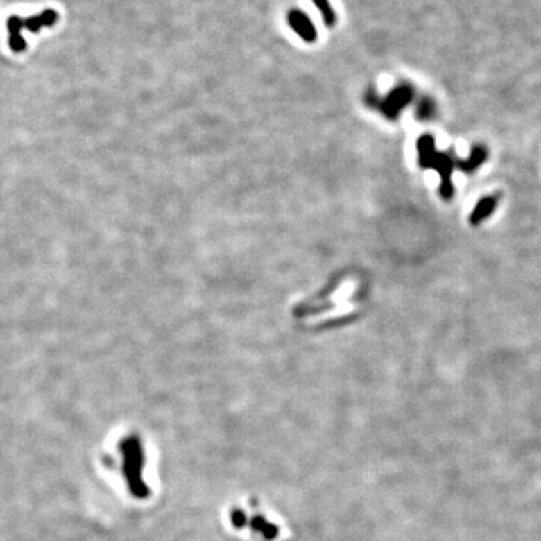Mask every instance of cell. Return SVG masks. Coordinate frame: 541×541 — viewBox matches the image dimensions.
<instances>
[{
  "label": "cell",
  "instance_id": "obj_3",
  "mask_svg": "<svg viewBox=\"0 0 541 541\" xmlns=\"http://www.w3.org/2000/svg\"><path fill=\"white\" fill-rule=\"evenodd\" d=\"M454 167H456V161L449 153H444V152L436 153V158L433 161V169H436L438 173L440 175L439 193L444 200H451L454 196V187L453 182H451V175H453Z\"/></svg>",
  "mask_w": 541,
  "mask_h": 541
},
{
  "label": "cell",
  "instance_id": "obj_1",
  "mask_svg": "<svg viewBox=\"0 0 541 541\" xmlns=\"http://www.w3.org/2000/svg\"><path fill=\"white\" fill-rule=\"evenodd\" d=\"M58 12L54 9H45V11L40 15L29 17V18H20L18 15L9 17L8 20V32H9V45L11 50L15 53H20L26 49V41L22 36V31L26 29L29 32H38L42 27H51L58 22Z\"/></svg>",
  "mask_w": 541,
  "mask_h": 541
},
{
  "label": "cell",
  "instance_id": "obj_8",
  "mask_svg": "<svg viewBox=\"0 0 541 541\" xmlns=\"http://www.w3.org/2000/svg\"><path fill=\"white\" fill-rule=\"evenodd\" d=\"M411 98H412V90L408 86L395 89L385 104L386 112L390 114H395L404 104H408L411 101Z\"/></svg>",
  "mask_w": 541,
  "mask_h": 541
},
{
  "label": "cell",
  "instance_id": "obj_2",
  "mask_svg": "<svg viewBox=\"0 0 541 541\" xmlns=\"http://www.w3.org/2000/svg\"><path fill=\"white\" fill-rule=\"evenodd\" d=\"M123 453L126 457L125 467L126 474H128V480L131 481V487L139 495H143V486L140 483V466H141V449L140 444L135 439H131L123 444Z\"/></svg>",
  "mask_w": 541,
  "mask_h": 541
},
{
  "label": "cell",
  "instance_id": "obj_10",
  "mask_svg": "<svg viewBox=\"0 0 541 541\" xmlns=\"http://www.w3.org/2000/svg\"><path fill=\"white\" fill-rule=\"evenodd\" d=\"M420 108H422V110H420V114L422 116V117H429L430 114H431V108H433V105L430 104V101H424L422 104H420Z\"/></svg>",
  "mask_w": 541,
  "mask_h": 541
},
{
  "label": "cell",
  "instance_id": "obj_6",
  "mask_svg": "<svg viewBox=\"0 0 541 541\" xmlns=\"http://www.w3.org/2000/svg\"><path fill=\"white\" fill-rule=\"evenodd\" d=\"M487 158H489V151H487L484 144L476 143L472 146L471 152H469V157L466 160H457L456 166H458L463 173L472 175L484 164Z\"/></svg>",
  "mask_w": 541,
  "mask_h": 541
},
{
  "label": "cell",
  "instance_id": "obj_5",
  "mask_svg": "<svg viewBox=\"0 0 541 541\" xmlns=\"http://www.w3.org/2000/svg\"><path fill=\"white\" fill-rule=\"evenodd\" d=\"M499 200H501L499 193H493V194L481 197L480 200L476 202L471 215H469V224L476 227V225L484 223L496 211V207H498V205H499Z\"/></svg>",
  "mask_w": 541,
  "mask_h": 541
},
{
  "label": "cell",
  "instance_id": "obj_7",
  "mask_svg": "<svg viewBox=\"0 0 541 541\" xmlns=\"http://www.w3.org/2000/svg\"><path fill=\"white\" fill-rule=\"evenodd\" d=\"M418 160L420 166L424 169H431L433 161L436 158V149H435V137L430 134H424L418 139Z\"/></svg>",
  "mask_w": 541,
  "mask_h": 541
},
{
  "label": "cell",
  "instance_id": "obj_9",
  "mask_svg": "<svg viewBox=\"0 0 541 541\" xmlns=\"http://www.w3.org/2000/svg\"><path fill=\"white\" fill-rule=\"evenodd\" d=\"M313 3L316 5V8L319 9L325 24H327L328 27H332L334 24L337 23V15H336V12H334L329 0H313Z\"/></svg>",
  "mask_w": 541,
  "mask_h": 541
},
{
  "label": "cell",
  "instance_id": "obj_4",
  "mask_svg": "<svg viewBox=\"0 0 541 541\" xmlns=\"http://www.w3.org/2000/svg\"><path fill=\"white\" fill-rule=\"evenodd\" d=\"M287 23L305 42H314L318 40V31H316L310 17L301 9H291L287 14Z\"/></svg>",
  "mask_w": 541,
  "mask_h": 541
}]
</instances>
